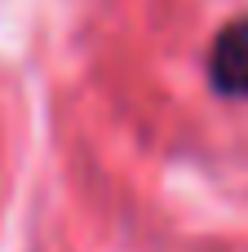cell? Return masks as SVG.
Listing matches in <instances>:
<instances>
[{"instance_id": "cell-1", "label": "cell", "mask_w": 248, "mask_h": 252, "mask_svg": "<svg viewBox=\"0 0 248 252\" xmlns=\"http://www.w3.org/2000/svg\"><path fill=\"white\" fill-rule=\"evenodd\" d=\"M209 75L222 93L231 97H248V18L231 22L217 44H213V58H209Z\"/></svg>"}]
</instances>
